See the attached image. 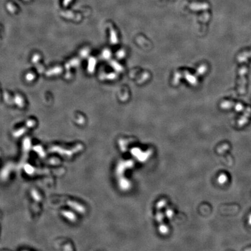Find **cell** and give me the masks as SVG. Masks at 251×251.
Returning <instances> with one entry per match:
<instances>
[{"instance_id":"6da1fadb","label":"cell","mask_w":251,"mask_h":251,"mask_svg":"<svg viewBox=\"0 0 251 251\" xmlns=\"http://www.w3.org/2000/svg\"><path fill=\"white\" fill-rule=\"evenodd\" d=\"M226 179H227L226 176L225 175H222L219 177L218 180L220 183H224L226 181Z\"/></svg>"}]
</instances>
